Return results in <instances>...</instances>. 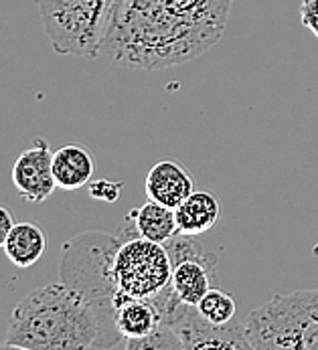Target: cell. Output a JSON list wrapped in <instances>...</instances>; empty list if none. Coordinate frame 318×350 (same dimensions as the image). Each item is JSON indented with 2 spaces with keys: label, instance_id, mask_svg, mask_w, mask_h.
Wrapping results in <instances>:
<instances>
[{
  "label": "cell",
  "instance_id": "cell-8",
  "mask_svg": "<svg viewBox=\"0 0 318 350\" xmlns=\"http://www.w3.org/2000/svg\"><path fill=\"white\" fill-rule=\"evenodd\" d=\"M12 185L27 202H43L53 195V152L45 138H35L31 148L18 154L12 166Z\"/></svg>",
  "mask_w": 318,
  "mask_h": 350
},
{
  "label": "cell",
  "instance_id": "cell-17",
  "mask_svg": "<svg viewBox=\"0 0 318 350\" xmlns=\"http://www.w3.org/2000/svg\"><path fill=\"white\" fill-rule=\"evenodd\" d=\"M197 310L209 320L213 324H227V322H231L233 318H235V300L227 294V292H223V290H215L211 288L205 296H203V300L197 304Z\"/></svg>",
  "mask_w": 318,
  "mask_h": 350
},
{
  "label": "cell",
  "instance_id": "cell-13",
  "mask_svg": "<svg viewBox=\"0 0 318 350\" xmlns=\"http://www.w3.org/2000/svg\"><path fill=\"white\" fill-rule=\"evenodd\" d=\"M2 250L12 265L27 269L43 257V253L47 250V235L35 223H29V221L14 223Z\"/></svg>",
  "mask_w": 318,
  "mask_h": 350
},
{
  "label": "cell",
  "instance_id": "cell-18",
  "mask_svg": "<svg viewBox=\"0 0 318 350\" xmlns=\"http://www.w3.org/2000/svg\"><path fill=\"white\" fill-rule=\"evenodd\" d=\"M124 347L128 350H183V342L174 332V328L162 322L148 336L126 340Z\"/></svg>",
  "mask_w": 318,
  "mask_h": 350
},
{
  "label": "cell",
  "instance_id": "cell-10",
  "mask_svg": "<svg viewBox=\"0 0 318 350\" xmlns=\"http://www.w3.org/2000/svg\"><path fill=\"white\" fill-rule=\"evenodd\" d=\"M96 172V158L94 154L79 146L67 144L53 152V176L59 189L63 191H77L90 185Z\"/></svg>",
  "mask_w": 318,
  "mask_h": 350
},
{
  "label": "cell",
  "instance_id": "cell-21",
  "mask_svg": "<svg viewBox=\"0 0 318 350\" xmlns=\"http://www.w3.org/2000/svg\"><path fill=\"white\" fill-rule=\"evenodd\" d=\"M12 227H14V217H12L10 208L0 204V247H4L6 237L12 231Z\"/></svg>",
  "mask_w": 318,
  "mask_h": 350
},
{
  "label": "cell",
  "instance_id": "cell-16",
  "mask_svg": "<svg viewBox=\"0 0 318 350\" xmlns=\"http://www.w3.org/2000/svg\"><path fill=\"white\" fill-rule=\"evenodd\" d=\"M199 235H185V233H176L174 237H170L164 247L168 251L170 263L172 267H176L183 261H201L203 265H207L209 269L215 271L217 267V255L213 251H207V247L197 239Z\"/></svg>",
  "mask_w": 318,
  "mask_h": 350
},
{
  "label": "cell",
  "instance_id": "cell-11",
  "mask_svg": "<svg viewBox=\"0 0 318 350\" xmlns=\"http://www.w3.org/2000/svg\"><path fill=\"white\" fill-rule=\"evenodd\" d=\"M221 204L209 191H193L176 208V227L185 235H203L219 221Z\"/></svg>",
  "mask_w": 318,
  "mask_h": 350
},
{
  "label": "cell",
  "instance_id": "cell-20",
  "mask_svg": "<svg viewBox=\"0 0 318 350\" xmlns=\"http://www.w3.org/2000/svg\"><path fill=\"white\" fill-rule=\"evenodd\" d=\"M300 18H302V25L318 37V0H302Z\"/></svg>",
  "mask_w": 318,
  "mask_h": 350
},
{
  "label": "cell",
  "instance_id": "cell-19",
  "mask_svg": "<svg viewBox=\"0 0 318 350\" xmlns=\"http://www.w3.org/2000/svg\"><path fill=\"white\" fill-rule=\"evenodd\" d=\"M124 189V183L118 180H107V178H100L96 183H90V197L96 200H104V202H116L120 199V193Z\"/></svg>",
  "mask_w": 318,
  "mask_h": 350
},
{
  "label": "cell",
  "instance_id": "cell-1",
  "mask_svg": "<svg viewBox=\"0 0 318 350\" xmlns=\"http://www.w3.org/2000/svg\"><path fill=\"white\" fill-rule=\"evenodd\" d=\"M233 0H116L102 55L128 69H166L219 43Z\"/></svg>",
  "mask_w": 318,
  "mask_h": 350
},
{
  "label": "cell",
  "instance_id": "cell-6",
  "mask_svg": "<svg viewBox=\"0 0 318 350\" xmlns=\"http://www.w3.org/2000/svg\"><path fill=\"white\" fill-rule=\"evenodd\" d=\"M114 280L130 298H153L170 286L172 263L162 243L140 235L122 241L114 259Z\"/></svg>",
  "mask_w": 318,
  "mask_h": 350
},
{
  "label": "cell",
  "instance_id": "cell-14",
  "mask_svg": "<svg viewBox=\"0 0 318 350\" xmlns=\"http://www.w3.org/2000/svg\"><path fill=\"white\" fill-rule=\"evenodd\" d=\"M128 217L134 221L136 235L162 243V245L178 233L174 208L157 200L148 199V202H144L142 206L130 211Z\"/></svg>",
  "mask_w": 318,
  "mask_h": 350
},
{
  "label": "cell",
  "instance_id": "cell-3",
  "mask_svg": "<svg viewBox=\"0 0 318 350\" xmlns=\"http://www.w3.org/2000/svg\"><path fill=\"white\" fill-rule=\"evenodd\" d=\"M248 338L258 350H318V290L280 294L250 312Z\"/></svg>",
  "mask_w": 318,
  "mask_h": 350
},
{
  "label": "cell",
  "instance_id": "cell-5",
  "mask_svg": "<svg viewBox=\"0 0 318 350\" xmlns=\"http://www.w3.org/2000/svg\"><path fill=\"white\" fill-rule=\"evenodd\" d=\"M120 243V239L102 231L81 233L65 243L61 259V282L79 290L111 320H116L114 296L118 292L114 259Z\"/></svg>",
  "mask_w": 318,
  "mask_h": 350
},
{
  "label": "cell",
  "instance_id": "cell-9",
  "mask_svg": "<svg viewBox=\"0 0 318 350\" xmlns=\"http://www.w3.org/2000/svg\"><path fill=\"white\" fill-rule=\"evenodd\" d=\"M144 189L150 200L176 208L195 191V180L181 162L162 160L148 170Z\"/></svg>",
  "mask_w": 318,
  "mask_h": 350
},
{
  "label": "cell",
  "instance_id": "cell-4",
  "mask_svg": "<svg viewBox=\"0 0 318 350\" xmlns=\"http://www.w3.org/2000/svg\"><path fill=\"white\" fill-rule=\"evenodd\" d=\"M49 43L59 55L98 59L116 0H35Z\"/></svg>",
  "mask_w": 318,
  "mask_h": 350
},
{
  "label": "cell",
  "instance_id": "cell-12",
  "mask_svg": "<svg viewBox=\"0 0 318 350\" xmlns=\"http://www.w3.org/2000/svg\"><path fill=\"white\" fill-rule=\"evenodd\" d=\"M162 324L159 308L150 298H126L116 308V326L126 340L142 338Z\"/></svg>",
  "mask_w": 318,
  "mask_h": 350
},
{
  "label": "cell",
  "instance_id": "cell-2",
  "mask_svg": "<svg viewBox=\"0 0 318 350\" xmlns=\"http://www.w3.org/2000/svg\"><path fill=\"white\" fill-rule=\"evenodd\" d=\"M124 345L116 320L104 316L73 286L59 282L39 290L12 310L2 347L25 350L114 349Z\"/></svg>",
  "mask_w": 318,
  "mask_h": 350
},
{
  "label": "cell",
  "instance_id": "cell-15",
  "mask_svg": "<svg viewBox=\"0 0 318 350\" xmlns=\"http://www.w3.org/2000/svg\"><path fill=\"white\" fill-rule=\"evenodd\" d=\"M213 280H215V271L203 265L201 261H183L176 267H172L170 286L185 304L197 306L211 290Z\"/></svg>",
  "mask_w": 318,
  "mask_h": 350
},
{
  "label": "cell",
  "instance_id": "cell-7",
  "mask_svg": "<svg viewBox=\"0 0 318 350\" xmlns=\"http://www.w3.org/2000/svg\"><path fill=\"white\" fill-rule=\"evenodd\" d=\"M170 326L178 334L183 350L252 349L246 322L233 318L231 322L221 326L213 324L197 310V306H187Z\"/></svg>",
  "mask_w": 318,
  "mask_h": 350
}]
</instances>
